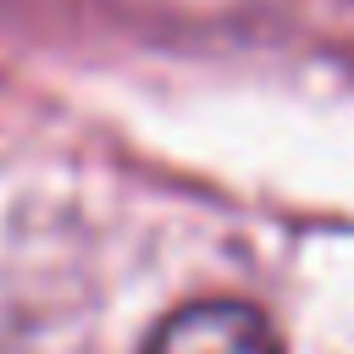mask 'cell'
<instances>
[{"label": "cell", "mask_w": 354, "mask_h": 354, "mask_svg": "<svg viewBox=\"0 0 354 354\" xmlns=\"http://www.w3.org/2000/svg\"><path fill=\"white\" fill-rule=\"evenodd\" d=\"M144 354H282V337L243 299H194L149 332Z\"/></svg>", "instance_id": "cell-1"}]
</instances>
